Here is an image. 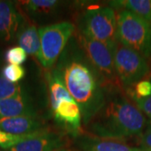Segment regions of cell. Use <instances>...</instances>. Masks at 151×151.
Instances as JSON below:
<instances>
[{"instance_id": "cell-1", "label": "cell", "mask_w": 151, "mask_h": 151, "mask_svg": "<svg viewBox=\"0 0 151 151\" xmlns=\"http://www.w3.org/2000/svg\"><path fill=\"white\" fill-rule=\"evenodd\" d=\"M52 70L80 107L82 123L86 126L103 108L109 94L103 78L75 36L70 39Z\"/></svg>"}, {"instance_id": "cell-2", "label": "cell", "mask_w": 151, "mask_h": 151, "mask_svg": "<svg viewBox=\"0 0 151 151\" xmlns=\"http://www.w3.org/2000/svg\"><path fill=\"white\" fill-rule=\"evenodd\" d=\"M147 125L144 113L125 95H109L97 113L86 125L87 134L103 139L124 141L140 136Z\"/></svg>"}, {"instance_id": "cell-3", "label": "cell", "mask_w": 151, "mask_h": 151, "mask_svg": "<svg viewBox=\"0 0 151 151\" xmlns=\"http://www.w3.org/2000/svg\"><path fill=\"white\" fill-rule=\"evenodd\" d=\"M49 103L55 121L74 138L84 134L80 107L54 70L46 74Z\"/></svg>"}, {"instance_id": "cell-4", "label": "cell", "mask_w": 151, "mask_h": 151, "mask_svg": "<svg viewBox=\"0 0 151 151\" xmlns=\"http://www.w3.org/2000/svg\"><path fill=\"white\" fill-rule=\"evenodd\" d=\"M76 30L111 49L117 41L116 11L111 7L89 8L78 17Z\"/></svg>"}, {"instance_id": "cell-5", "label": "cell", "mask_w": 151, "mask_h": 151, "mask_svg": "<svg viewBox=\"0 0 151 151\" xmlns=\"http://www.w3.org/2000/svg\"><path fill=\"white\" fill-rule=\"evenodd\" d=\"M117 40L151 61V24L128 10L117 14Z\"/></svg>"}, {"instance_id": "cell-6", "label": "cell", "mask_w": 151, "mask_h": 151, "mask_svg": "<svg viewBox=\"0 0 151 151\" xmlns=\"http://www.w3.org/2000/svg\"><path fill=\"white\" fill-rule=\"evenodd\" d=\"M76 40L103 78L109 95L125 92L117 76L112 50L105 44L87 38L76 30Z\"/></svg>"}, {"instance_id": "cell-7", "label": "cell", "mask_w": 151, "mask_h": 151, "mask_svg": "<svg viewBox=\"0 0 151 151\" xmlns=\"http://www.w3.org/2000/svg\"><path fill=\"white\" fill-rule=\"evenodd\" d=\"M76 27L69 21H61L38 29L40 53L38 61L46 70H51L68 45Z\"/></svg>"}, {"instance_id": "cell-8", "label": "cell", "mask_w": 151, "mask_h": 151, "mask_svg": "<svg viewBox=\"0 0 151 151\" xmlns=\"http://www.w3.org/2000/svg\"><path fill=\"white\" fill-rule=\"evenodd\" d=\"M117 76L124 92L139 81L147 79L151 73L150 61L118 40L111 48Z\"/></svg>"}, {"instance_id": "cell-9", "label": "cell", "mask_w": 151, "mask_h": 151, "mask_svg": "<svg viewBox=\"0 0 151 151\" xmlns=\"http://www.w3.org/2000/svg\"><path fill=\"white\" fill-rule=\"evenodd\" d=\"M68 139L62 132L54 131L50 128L37 133L27 134L25 138L9 151H54L66 148Z\"/></svg>"}, {"instance_id": "cell-10", "label": "cell", "mask_w": 151, "mask_h": 151, "mask_svg": "<svg viewBox=\"0 0 151 151\" xmlns=\"http://www.w3.org/2000/svg\"><path fill=\"white\" fill-rule=\"evenodd\" d=\"M49 129L45 120L38 115H25L0 119V129L14 135H25Z\"/></svg>"}, {"instance_id": "cell-11", "label": "cell", "mask_w": 151, "mask_h": 151, "mask_svg": "<svg viewBox=\"0 0 151 151\" xmlns=\"http://www.w3.org/2000/svg\"><path fill=\"white\" fill-rule=\"evenodd\" d=\"M24 22V17L13 2L0 0V40H13Z\"/></svg>"}, {"instance_id": "cell-12", "label": "cell", "mask_w": 151, "mask_h": 151, "mask_svg": "<svg viewBox=\"0 0 151 151\" xmlns=\"http://www.w3.org/2000/svg\"><path fill=\"white\" fill-rule=\"evenodd\" d=\"M76 143L83 151H135L124 141L98 138L96 136L82 134L76 137Z\"/></svg>"}, {"instance_id": "cell-13", "label": "cell", "mask_w": 151, "mask_h": 151, "mask_svg": "<svg viewBox=\"0 0 151 151\" xmlns=\"http://www.w3.org/2000/svg\"><path fill=\"white\" fill-rule=\"evenodd\" d=\"M25 115H38L31 99L25 92L14 97L0 100V119Z\"/></svg>"}, {"instance_id": "cell-14", "label": "cell", "mask_w": 151, "mask_h": 151, "mask_svg": "<svg viewBox=\"0 0 151 151\" xmlns=\"http://www.w3.org/2000/svg\"><path fill=\"white\" fill-rule=\"evenodd\" d=\"M19 46L24 50L27 55H30L39 60L40 53V40L37 28L35 24L23 23L17 34Z\"/></svg>"}, {"instance_id": "cell-15", "label": "cell", "mask_w": 151, "mask_h": 151, "mask_svg": "<svg viewBox=\"0 0 151 151\" xmlns=\"http://www.w3.org/2000/svg\"><path fill=\"white\" fill-rule=\"evenodd\" d=\"M24 10L35 18L53 15L59 10L62 2L58 0H28L20 2Z\"/></svg>"}, {"instance_id": "cell-16", "label": "cell", "mask_w": 151, "mask_h": 151, "mask_svg": "<svg viewBox=\"0 0 151 151\" xmlns=\"http://www.w3.org/2000/svg\"><path fill=\"white\" fill-rule=\"evenodd\" d=\"M109 5L118 10H128L151 24V0L110 1Z\"/></svg>"}, {"instance_id": "cell-17", "label": "cell", "mask_w": 151, "mask_h": 151, "mask_svg": "<svg viewBox=\"0 0 151 151\" xmlns=\"http://www.w3.org/2000/svg\"><path fill=\"white\" fill-rule=\"evenodd\" d=\"M24 92L22 86L19 83H13L3 76H0V100L14 97Z\"/></svg>"}, {"instance_id": "cell-18", "label": "cell", "mask_w": 151, "mask_h": 151, "mask_svg": "<svg viewBox=\"0 0 151 151\" xmlns=\"http://www.w3.org/2000/svg\"><path fill=\"white\" fill-rule=\"evenodd\" d=\"M5 60L12 65H21L27 60V53L20 46H14L6 51Z\"/></svg>"}, {"instance_id": "cell-19", "label": "cell", "mask_w": 151, "mask_h": 151, "mask_svg": "<svg viewBox=\"0 0 151 151\" xmlns=\"http://www.w3.org/2000/svg\"><path fill=\"white\" fill-rule=\"evenodd\" d=\"M24 76L25 70L21 65L9 64L3 69V76L13 83H18L24 77Z\"/></svg>"}, {"instance_id": "cell-20", "label": "cell", "mask_w": 151, "mask_h": 151, "mask_svg": "<svg viewBox=\"0 0 151 151\" xmlns=\"http://www.w3.org/2000/svg\"><path fill=\"white\" fill-rule=\"evenodd\" d=\"M151 81V73L150 76L147 78ZM132 101L135 103L137 108L140 110L143 113H145L148 117L151 118V96L147 98H136V97H130Z\"/></svg>"}, {"instance_id": "cell-21", "label": "cell", "mask_w": 151, "mask_h": 151, "mask_svg": "<svg viewBox=\"0 0 151 151\" xmlns=\"http://www.w3.org/2000/svg\"><path fill=\"white\" fill-rule=\"evenodd\" d=\"M139 137V145L145 151H151V129L144 131Z\"/></svg>"}, {"instance_id": "cell-22", "label": "cell", "mask_w": 151, "mask_h": 151, "mask_svg": "<svg viewBox=\"0 0 151 151\" xmlns=\"http://www.w3.org/2000/svg\"><path fill=\"white\" fill-rule=\"evenodd\" d=\"M54 151H70L68 149H66V148H62V149H59V150H56Z\"/></svg>"}, {"instance_id": "cell-23", "label": "cell", "mask_w": 151, "mask_h": 151, "mask_svg": "<svg viewBox=\"0 0 151 151\" xmlns=\"http://www.w3.org/2000/svg\"><path fill=\"white\" fill-rule=\"evenodd\" d=\"M135 151H145V150H143L142 149H138V148H137V150H136Z\"/></svg>"}, {"instance_id": "cell-24", "label": "cell", "mask_w": 151, "mask_h": 151, "mask_svg": "<svg viewBox=\"0 0 151 151\" xmlns=\"http://www.w3.org/2000/svg\"><path fill=\"white\" fill-rule=\"evenodd\" d=\"M150 128L151 129V118H150Z\"/></svg>"}]
</instances>
